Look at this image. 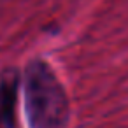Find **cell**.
<instances>
[{
  "label": "cell",
  "mask_w": 128,
  "mask_h": 128,
  "mask_svg": "<svg viewBox=\"0 0 128 128\" xmlns=\"http://www.w3.org/2000/svg\"><path fill=\"white\" fill-rule=\"evenodd\" d=\"M25 95L30 128H67L68 100L48 63L40 60L28 63Z\"/></svg>",
  "instance_id": "cell-1"
},
{
  "label": "cell",
  "mask_w": 128,
  "mask_h": 128,
  "mask_svg": "<svg viewBox=\"0 0 128 128\" xmlns=\"http://www.w3.org/2000/svg\"><path fill=\"white\" fill-rule=\"evenodd\" d=\"M18 74L9 68L0 79V124L14 128V109L18 98Z\"/></svg>",
  "instance_id": "cell-2"
},
{
  "label": "cell",
  "mask_w": 128,
  "mask_h": 128,
  "mask_svg": "<svg viewBox=\"0 0 128 128\" xmlns=\"http://www.w3.org/2000/svg\"><path fill=\"white\" fill-rule=\"evenodd\" d=\"M0 128H7V126H4V124H0Z\"/></svg>",
  "instance_id": "cell-3"
}]
</instances>
